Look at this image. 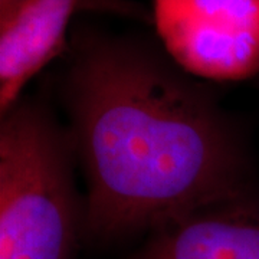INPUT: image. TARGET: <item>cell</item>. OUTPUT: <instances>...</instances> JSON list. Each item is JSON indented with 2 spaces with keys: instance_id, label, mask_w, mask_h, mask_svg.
Wrapping results in <instances>:
<instances>
[{
  "instance_id": "5b68a950",
  "label": "cell",
  "mask_w": 259,
  "mask_h": 259,
  "mask_svg": "<svg viewBox=\"0 0 259 259\" xmlns=\"http://www.w3.org/2000/svg\"><path fill=\"white\" fill-rule=\"evenodd\" d=\"M82 0H22L0 19V111L13 108L35 75L64 48Z\"/></svg>"
},
{
  "instance_id": "6da1fadb",
  "label": "cell",
  "mask_w": 259,
  "mask_h": 259,
  "mask_svg": "<svg viewBox=\"0 0 259 259\" xmlns=\"http://www.w3.org/2000/svg\"><path fill=\"white\" fill-rule=\"evenodd\" d=\"M65 90L87 179L82 239L112 243L256 196L248 151L212 97L143 48L87 42Z\"/></svg>"
},
{
  "instance_id": "3957f363",
  "label": "cell",
  "mask_w": 259,
  "mask_h": 259,
  "mask_svg": "<svg viewBox=\"0 0 259 259\" xmlns=\"http://www.w3.org/2000/svg\"><path fill=\"white\" fill-rule=\"evenodd\" d=\"M154 23L189 74L210 81L259 75V0H154Z\"/></svg>"
},
{
  "instance_id": "277c9868",
  "label": "cell",
  "mask_w": 259,
  "mask_h": 259,
  "mask_svg": "<svg viewBox=\"0 0 259 259\" xmlns=\"http://www.w3.org/2000/svg\"><path fill=\"white\" fill-rule=\"evenodd\" d=\"M130 259H259L258 194L161 225Z\"/></svg>"
},
{
  "instance_id": "7a4b0ae2",
  "label": "cell",
  "mask_w": 259,
  "mask_h": 259,
  "mask_svg": "<svg viewBox=\"0 0 259 259\" xmlns=\"http://www.w3.org/2000/svg\"><path fill=\"white\" fill-rule=\"evenodd\" d=\"M71 134L39 104L20 101L0 124V259H75L83 207Z\"/></svg>"
},
{
  "instance_id": "8992f818",
  "label": "cell",
  "mask_w": 259,
  "mask_h": 259,
  "mask_svg": "<svg viewBox=\"0 0 259 259\" xmlns=\"http://www.w3.org/2000/svg\"><path fill=\"white\" fill-rule=\"evenodd\" d=\"M22 0H0V19L6 18Z\"/></svg>"
}]
</instances>
